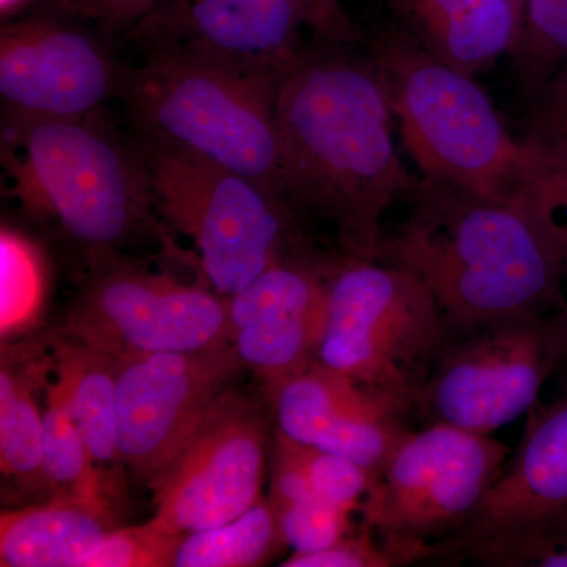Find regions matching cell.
Instances as JSON below:
<instances>
[{"label": "cell", "instance_id": "obj_1", "mask_svg": "<svg viewBox=\"0 0 567 567\" xmlns=\"http://www.w3.org/2000/svg\"><path fill=\"white\" fill-rule=\"evenodd\" d=\"M275 112L284 203L306 233L322 226L341 256L375 260L383 216L420 181L395 148L372 52L317 35L279 78Z\"/></svg>", "mask_w": 567, "mask_h": 567}, {"label": "cell", "instance_id": "obj_2", "mask_svg": "<svg viewBox=\"0 0 567 567\" xmlns=\"http://www.w3.org/2000/svg\"><path fill=\"white\" fill-rule=\"evenodd\" d=\"M410 196L409 215L383 230L375 260L427 287L451 341L565 303V260L524 199H483L425 178Z\"/></svg>", "mask_w": 567, "mask_h": 567}, {"label": "cell", "instance_id": "obj_3", "mask_svg": "<svg viewBox=\"0 0 567 567\" xmlns=\"http://www.w3.org/2000/svg\"><path fill=\"white\" fill-rule=\"evenodd\" d=\"M372 55L425 181L499 203L522 199L543 164L511 136L475 78L436 61L398 24L375 37Z\"/></svg>", "mask_w": 567, "mask_h": 567}, {"label": "cell", "instance_id": "obj_4", "mask_svg": "<svg viewBox=\"0 0 567 567\" xmlns=\"http://www.w3.org/2000/svg\"><path fill=\"white\" fill-rule=\"evenodd\" d=\"M6 136V166L22 207L95 259L156 227L140 156L126 152L93 114L7 118Z\"/></svg>", "mask_w": 567, "mask_h": 567}, {"label": "cell", "instance_id": "obj_5", "mask_svg": "<svg viewBox=\"0 0 567 567\" xmlns=\"http://www.w3.org/2000/svg\"><path fill=\"white\" fill-rule=\"evenodd\" d=\"M137 156L155 210L192 240L221 297L240 292L275 264L316 249L289 205L262 183L145 137Z\"/></svg>", "mask_w": 567, "mask_h": 567}, {"label": "cell", "instance_id": "obj_6", "mask_svg": "<svg viewBox=\"0 0 567 567\" xmlns=\"http://www.w3.org/2000/svg\"><path fill=\"white\" fill-rule=\"evenodd\" d=\"M278 82L181 55L147 54L137 69L123 70L118 92L145 140L194 153L281 196Z\"/></svg>", "mask_w": 567, "mask_h": 567}, {"label": "cell", "instance_id": "obj_7", "mask_svg": "<svg viewBox=\"0 0 567 567\" xmlns=\"http://www.w3.org/2000/svg\"><path fill=\"white\" fill-rule=\"evenodd\" d=\"M450 342L445 317L416 276L336 257L320 363L412 413Z\"/></svg>", "mask_w": 567, "mask_h": 567}, {"label": "cell", "instance_id": "obj_8", "mask_svg": "<svg viewBox=\"0 0 567 567\" xmlns=\"http://www.w3.org/2000/svg\"><path fill=\"white\" fill-rule=\"evenodd\" d=\"M511 450L492 435L447 424L410 431L372 481L361 524L398 566L427 563L472 517Z\"/></svg>", "mask_w": 567, "mask_h": 567}, {"label": "cell", "instance_id": "obj_9", "mask_svg": "<svg viewBox=\"0 0 567 567\" xmlns=\"http://www.w3.org/2000/svg\"><path fill=\"white\" fill-rule=\"evenodd\" d=\"M567 540V390L528 413L517 453L427 563L528 567Z\"/></svg>", "mask_w": 567, "mask_h": 567}, {"label": "cell", "instance_id": "obj_10", "mask_svg": "<svg viewBox=\"0 0 567 567\" xmlns=\"http://www.w3.org/2000/svg\"><path fill=\"white\" fill-rule=\"evenodd\" d=\"M357 43L339 0H167L136 24L147 54H173L256 80L279 81L303 48L301 31Z\"/></svg>", "mask_w": 567, "mask_h": 567}, {"label": "cell", "instance_id": "obj_11", "mask_svg": "<svg viewBox=\"0 0 567 567\" xmlns=\"http://www.w3.org/2000/svg\"><path fill=\"white\" fill-rule=\"evenodd\" d=\"M61 333L115 361L199 352L230 344L227 298L102 259L71 303Z\"/></svg>", "mask_w": 567, "mask_h": 567}, {"label": "cell", "instance_id": "obj_12", "mask_svg": "<svg viewBox=\"0 0 567 567\" xmlns=\"http://www.w3.org/2000/svg\"><path fill=\"white\" fill-rule=\"evenodd\" d=\"M554 372L548 316L503 320L450 342L413 412L492 435L535 409Z\"/></svg>", "mask_w": 567, "mask_h": 567}, {"label": "cell", "instance_id": "obj_13", "mask_svg": "<svg viewBox=\"0 0 567 567\" xmlns=\"http://www.w3.org/2000/svg\"><path fill=\"white\" fill-rule=\"evenodd\" d=\"M270 447L264 406L233 388L148 484L153 517L186 535L241 516L262 498Z\"/></svg>", "mask_w": 567, "mask_h": 567}, {"label": "cell", "instance_id": "obj_14", "mask_svg": "<svg viewBox=\"0 0 567 567\" xmlns=\"http://www.w3.org/2000/svg\"><path fill=\"white\" fill-rule=\"evenodd\" d=\"M246 371L230 344L118 360V447L123 466L148 486Z\"/></svg>", "mask_w": 567, "mask_h": 567}, {"label": "cell", "instance_id": "obj_15", "mask_svg": "<svg viewBox=\"0 0 567 567\" xmlns=\"http://www.w3.org/2000/svg\"><path fill=\"white\" fill-rule=\"evenodd\" d=\"M123 70L91 33L55 18H25L0 35L7 118H81L121 91Z\"/></svg>", "mask_w": 567, "mask_h": 567}, {"label": "cell", "instance_id": "obj_16", "mask_svg": "<svg viewBox=\"0 0 567 567\" xmlns=\"http://www.w3.org/2000/svg\"><path fill=\"white\" fill-rule=\"evenodd\" d=\"M334 260L298 254L227 298L230 346L265 390L319 361Z\"/></svg>", "mask_w": 567, "mask_h": 567}, {"label": "cell", "instance_id": "obj_17", "mask_svg": "<svg viewBox=\"0 0 567 567\" xmlns=\"http://www.w3.org/2000/svg\"><path fill=\"white\" fill-rule=\"evenodd\" d=\"M265 391L278 431L301 445L350 458L375 476L410 432V413L320 361Z\"/></svg>", "mask_w": 567, "mask_h": 567}, {"label": "cell", "instance_id": "obj_18", "mask_svg": "<svg viewBox=\"0 0 567 567\" xmlns=\"http://www.w3.org/2000/svg\"><path fill=\"white\" fill-rule=\"evenodd\" d=\"M391 7L402 31L470 78L511 54L522 32V18L507 0H393Z\"/></svg>", "mask_w": 567, "mask_h": 567}, {"label": "cell", "instance_id": "obj_19", "mask_svg": "<svg viewBox=\"0 0 567 567\" xmlns=\"http://www.w3.org/2000/svg\"><path fill=\"white\" fill-rule=\"evenodd\" d=\"M115 524L114 509L87 499L50 496L0 514V566L87 567Z\"/></svg>", "mask_w": 567, "mask_h": 567}, {"label": "cell", "instance_id": "obj_20", "mask_svg": "<svg viewBox=\"0 0 567 567\" xmlns=\"http://www.w3.org/2000/svg\"><path fill=\"white\" fill-rule=\"evenodd\" d=\"M52 357L39 349H2L0 368V470L9 483L29 494H48L43 475V412L40 386Z\"/></svg>", "mask_w": 567, "mask_h": 567}, {"label": "cell", "instance_id": "obj_21", "mask_svg": "<svg viewBox=\"0 0 567 567\" xmlns=\"http://www.w3.org/2000/svg\"><path fill=\"white\" fill-rule=\"evenodd\" d=\"M55 385L104 473L123 466L118 447L117 361L65 334L50 342Z\"/></svg>", "mask_w": 567, "mask_h": 567}, {"label": "cell", "instance_id": "obj_22", "mask_svg": "<svg viewBox=\"0 0 567 567\" xmlns=\"http://www.w3.org/2000/svg\"><path fill=\"white\" fill-rule=\"evenodd\" d=\"M284 547L281 522L270 499L260 498L241 516L216 527L186 533L174 567H254L275 558Z\"/></svg>", "mask_w": 567, "mask_h": 567}, {"label": "cell", "instance_id": "obj_23", "mask_svg": "<svg viewBox=\"0 0 567 567\" xmlns=\"http://www.w3.org/2000/svg\"><path fill=\"white\" fill-rule=\"evenodd\" d=\"M43 475L50 496H71L112 507L110 477L93 461L55 382L48 386L43 409Z\"/></svg>", "mask_w": 567, "mask_h": 567}, {"label": "cell", "instance_id": "obj_24", "mask_svg": "<svg viewBox=\"0 0 567 567\" xmlns=\"http://www.w3.org/2000/svg\"><path fill=\"white\" fill-rule=\"evenodd\" d=\"M43 257L29 238L3 227L0 234V331L2 339L28 330L44 303Z\"/></svg>", "mask_w": 567, "mask_h": 567}, {"label": "cell", "instance_id": "obj_25", "mask_svg": "<svg viewBox=\"0 0 567 567\" xmlns=\"http://www.w3.org/2000/svg\"><path fill=\"white\" fill-rule=\"evenodd\" d=\"M511 58L518 85L532 100L567 61V0H528Z\"/></svg>", "mask_w": 567, "mask_h": 567}, {"label": "cell", "instance_id": "obj_26", "mask_svg": "<svg viewBox=\"0 0 567 567\" xmlns=\"http://www.w3.org/2000/svg\"><path fill=\"white\" fill-rule=\"evenodd\" d=\"M522 142L544 169L567 167V61L532 99Z\"/></svg>", "mask_w": 567, "mask_h": 567}, {"label": "cell", "instance_id": "obj_27", "mask_svg": "<svg viewBox=\"0 0 567 567\" xmlns=\"http://www.w3.org/2000/svg\"><path fill=\"white\" fill-rule=\"evenodd\" d=\"M183 537L155 517L133 527H115L87 567H174Z\"/></svg>", "mask_w": 567, "mask_h": 567}, {"label": "cell", "instance_id": "obj_28", "mask_svg": "<svg viewBox=\"0 0 567 567\" xmlns=\"http://www.w3.org/2000/svg\"><path fill=\"white\" fill-rule=\"evenodd\" d=\"M284 539L293 554H311L333 546L352 532L353 511L311 495L292 505L276 509Z\"/></svg>", "mask_w": 567, "mask_h": 567}, {"label": "cell", "instance_id": "obj_29", "mask_svg": "<svg viewBox=\"0 0 567 567\" xmlns=\"http://www.w3.org/2000/svg\"><path fill=\"white\" fill-rule=\"evenodd\" d=\"M306 475L312 492L350 511H360L374 473L350 458L301 445Z\"/></svg>", "mask_w": 567, "mask_h": 567}, {"label": "cell", "instance_id": "obj_30", "mask_svg": "<svg viewBox=\"0 0 567 567\" xmlns=\"http://www.w3.org/2000/svg\"><path fill=\"white\" fill-rule=\"evenodd\" d=\"M284 567H395V561L380 546L371 529L361 524L358 532L347 533L342 539L323 550L293 554L281 563Z\"/></svg>", "mask_w": 567, "mask_h": 567}, {"label": "cell", "instance_id": "obj_31", "mask_svg": "<svg viewBox=\"0 0 567 567\" xmlns=\"http://www.w3.org/2000/svg\"><path fill=\"white\" fill-rule=\"evenodd\" d=\"M522 199L546 226L561 252L567 270V167L540 171L529 183Z\"/></svg>", "mask_w": 567, "mask_h": 567}, {"label": "cell", "instance_id": "obj_32", "mask_svg": "<svg viewBox=\"0 0 567 567\" xmlns=\"http://www.w3.org/2000/svg\"><path fill=\"white\" fill-rule=\"evenodd\" d=\"M81 9L106 28L137 24L159 0H78Z\"/></svg>", "mask_w": 567, "mask_h": 567}, {"label": "cell", "instance_id": "obj_33", "mask_svg": "<svg viewBox=\"0 0 567 567\" xmlns=\"http://www.w3.org/2000/svg\"><path fill=\"white\" fill-rule=\"evenodd\" d=\"M548 324L554 350V377H557L558 382L567 390V297L561 308L548 316Z\"/></svg>", "mask_w": 567, "mask_h": 567}, {"label": "cell", "instance_id": "obj_34", "mask_svg": "<svg viewBox=\"0 0 567 567\" xmlns=\"http://www.w3.org/2000/svg\"><path fill=\"white\" fill-rule=\"evenodd\" d=\"M539 567H567V540L537 561Z\"/></svg>", "mask_w": 567, "mask_h": 567}, {"label": "cell", "instance_id": "obj_35", "mask_svg": "<svg viewBox=\"0 0 567 567\" xmlns=\"http://www.w3.org/2000/svg\"><path fill=\"white\" fill-rule=\"evenodd\" d=\"M24 0H0V9H2V14L10 13L14 9L21 6Z\"/></svg>", "mask_w": 567, "mask_h": 567}, {"label": "cell", "instance_id": "obj_36", "mask_svg": "<svg viewBox=\"0 0 567 567\" xmlns=\"http://www.w3.org/2000/svg\"><path fill=\"white\" fill-rule=\"evenodd\" d=\"M513 6V9L517 11L518 17L524 21L525 7H527L528 0H507Z\"/></svg>", "mask_w": 567, "mask_h": 567}]
</instances>
